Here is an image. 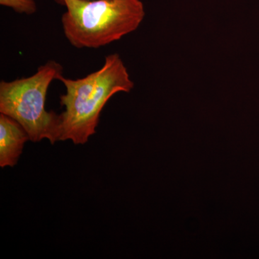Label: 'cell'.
Returning <instances> with one entry per match:
<instances>
[{
  "instance_id": "2",
  "label": "cell",
  "mask_w": 259,
  "mask_h": 259,
  "mask_svg": "<svg viewBox=\"0 0 259 259\" xmlns=\"http://www.w3.org/2000/svg\"><path fill=\"white\" fill-rule=\"evenodd\" d=\"M65 37L76 49H99L137 30L145 16L140 0H56Z\"/></svg>"
},
{
  "instance_id": "1",
  "label": "cell",
  "mask_w": 259,
  "mask_h": 259,
  "mask_svg": "<svg viewBox=\"0 0 259 259\" xmlns=\"http://www.w3.org/2000/svg\"><path fill=\"white\" fill-rule=\"evenodd\" d=\"M66 88L60 97L65 110L60 114V139L74 144H84L93 135L100 120V113L112 96L130 93L134 83L118 54L105 57L101 69L78 79L58 76Z\"/></svg>"
},
{
  "instance_id": "3",
  "label": "cell",
  "mask_w": 259,
  "mask_h": 259,
  "mask_svg": "<svg viewBox=\"0 0 259 259\" xmlns=\"http://www.w3.org/2000/svg\"><path fill=\"white\" fill-rule=\"evenodd\" d=\"M62 74V65L50 60L32 76L0 82V112L20 123L32 142L60 139V115L47 111L46 100L51 82Z\"/></svg>"
},
{
  "instance_id": "6",
  "label": "cell",
  "mask_w": 259,
  "mask_h": 259,
  "mask_svg": "<svg viewBox=\"0 0 259 259\" xmlns=\"http://www.w3.org/2000/svg\"><path fill=\"white\" fill-rule=\"evenodd\" d=\"M54 1H55V2H56V0H54Z\"/></svg>"
},
{
  "instance_id": "4",
  "label": "cell",
  "mask_w": 259,
  "mask_h": 259,
  "mask_svg": "<svg viewBox=\"0 0 259 259\" xmlns=\"http://www.w3.org/2000/svg\"><path fill=\"white\" fill-rule=\"evenodd\" d=\"M30 140L20 123L9 116L0 115V166L13 167L23 152L24 145Z\"/></svg>"
},
{
  "instance_id": "5",
  "label": "cell",
  "mask_w": 259,
  "mask_h": 259,
  "mask_svg": "<svg viewBox=\"0 0 259 259\" xmlns=\"http://www.w3.org/2000/svg\"><path fill=\"white\" fill-rule=\"evenodd\" d=\"M2 6L11 8L19 14L32 15L36 13L35 0H0Z\"/></svg>"
}]
</instances>
